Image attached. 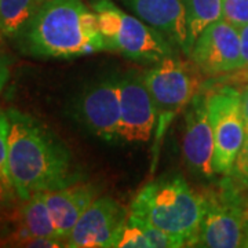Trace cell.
<instances>
[{
  "label": "cell",
  "mask_w": 248,
  "mask_h": 248,
  "mask_svg": "<svg viewBox=\"0 0 248 248\" xmlns=\"http://www.w3.org/2000/svg\"><path fill=\"white\" fill-rule=\"evenodd\" d=\"M10 119L9 175L21 200L83 181L73 153L43 122L16 108Z\"/></svg>",
  "instance_id": "6da1fadb"
},
{
  "label": "cell",
  "mask_w": 248,
  "mask_h": 248,
  "mask_svg": "<svg viewBox=\"0 0 248 248\" xmlns=\"http://www.w3.org/2000/svg\"><path fill=\"white\" fill-rule=\"evenodd\" d=\"M16 43L21 53L40 60L108 51L97 14L83 0H46Z\"/></svg>",
  "instance_id": "7a4b0ae2"
},
{
  "label": "cell",
  "mask_w": 248,
  "mask_h": 248,
  "mask_svg": "<svg viewBox=\"0 0 248 248\" xmlns=\"http://www.w3.org/2000/svg\"><path fill=\"white\" fill-rule=\"evenodd\" d=\"M205 211L204 192L182 175H163L145 184L134 196L130 214L196 247Z\"/></svg>",
  "instance_id": "3957f363"
},
{
  "label": "cell",
  "mask_w": 248,
  "mask_h": 248,
  "mask_svg": "<svg viewBox=\"0 0 248 248\" xmlns=\"http://www.w3.org/2000/svg\"><path fill=\"white\" fill-rule=\"evenodd\" d=\"M90 7L97 14L108 51L143 65H155L175 54L177 48L157 29L120 9L115 1L91 0Z\"/></svg>",
  "instance_id": "277c9868"
},
{
  "label": "cell",
  "mask_w": 248,
  "mask_h": 248,
  "mask_svg": "<svg viewBox=\"0 0 248 248\" xmlns=\"http://www.w3.org/2000/svg\"><path fill=\"white\" fill-rule=\"evenodd\" d=\"M202 76L195 63L185 61L175 54L155 63L143 72V80L151 93L156 110V128L153 145V164L159 156V149L166 131L177 117L185 110L199 91H202Z\"/></svg>",
  "instance_id": "5b68a950"
},
{
  "label": "cell",
  "mask_w": 248,
  "mask_h": 248,
  "mask_svg": "<svg viewBox=\"0 0 248 248\" xmlns=\"http://www.w3.org/2000/svg\"><path fill=\"white\" fill-rule=\"evenodd\" d=\"M228 178L217 190H205L200 236L196 247H248V196Z\"/></svg>",
  "instance_id": "8992f818"
},
{
  "label": "cell",
  "mask_w": 248,
  "mask_h": 248,
  "mask_svg": "<svg viewBox=\"0 0 248 248\" xmlns=\"http://www.w3.org/2000/svg\"><path fill=\"white\" fill-rule=\"evenodd\" d=\"M207 107L214 131V170L228 175L247 138L241 93L232 86L207 91Z\"/></svg>",
  "instance_id": "52a82bcc"
},
{
  "label": "cell",
  "mask_w": 248,
  "mask_h": 248,
  "mask_svg": "<svg viewBox=\"0 0 248 248\" xmlns=\"http://www.w3.org/2000/svg\"><path fill=\"white\" fill-rule=\"evenodd\" d=\"M69 113L76 123L99 140L120 141L119 78L112 76L87 86L72 101Z\"/></svg>",
  "instance_id": "ba28073f"
},
{
  "label": "cell",
  "mask_w": 248,
  "mask_h": 248,
  "mask_svg": "<svg viewBox=\"0 0 248 248\" xmlns=\"http://www.w3.org/2000/svg\"><path fill=\"white\" fill-rule=\"evenodd\" d=\"M130 210L110 196L97 197L76 222L69 237L68 248H116Z\"/></svg>",
  "instance_id": "9c48e42d"
},
{
  "label": "cell",
  "mask_w": 248,
  "mask_h": 248,
  "mask_svg": "<svg viewBox=\"0 0 248 248\" xmlns=\"http://www.w3.org/2000/svg\"><path fill=\"white\" fill-rule=\"evenodd\" d=\"M189 57L208 78L243 69L239 29L223 18L215 21L197 36Z\"/></svg>",
  "instance_id": "30bf717a"
},
{
  "label": "cell",
  "mask_w": 248,
  "mask_h": 248,
  "mask_svg": "<svg viewBox=\"0 0 248 248\" xmlns=\"http://www.w3.org/2000/svg\"><path fill=\"white\" fill-rule=\"evenodd\" d=\"M120 127L119 140L125 143L151 141L156 128V110L143 72L128 71L119 78Z\"/></svg>",
  "instance_id": "8fae6325"
},
{
  "label": "cell",
  "mask_w": 248,
  "mask_h": 248,
  "mask_svg": "<svg viewBox=\"0 0 248 248\" xmlns=\"http://www.w3.org/2000/svg\"><path fill=\"white\" fill-rule=\"evenodd\" d=\"M182 137V156L187 171L196 178L210 179L214 170V131L208 107L207 91H199L185 108Z\"/></svg>",
  "instance_id": "7c38bea8"
},
{
  "label": "cell",
  "mask_w": 248,
  "mask_h": 248,
  "mask_svg": "<svg viewBox=\"0 0 248 248\" xmlns=\"http://www.w3.org/2000/svg\"><path fill=\"white\" fill-rule=\"evenodd\" d=\"M125 9L157 29L181 53L189 57L190 42L184 0H119Z\"/></svg>",
  "instance_id": "4fadbf2b"
},
{
  "label": "cell",
  "mask_w": 248,
  "mask_h": 248,
  "mask_svg": "<svg viewBox=\"0 0 248 248\" xmlns=\"http://www.w3.org/2000/svg\"><path fill=\"white\" fill-rule=\"evenodd\" d=\"M97 197H99L98 186L83 181L57 190L45 192L58 237L63 243L69 237L80 217Z\"/></svg>",
  "instance_id": "5bb4252c"
},
{
  "label": "cell",
  "mask_w": 248,
  "mask_h": 248,
  "mask_svg": "<svg viewBox=\"0 0 248 248\" xmlns=\"http://www.w3.org/2000/svg\"><path fill=\"white\" fill-rule=\"evenodd\" d=\"M17 219L22 222L33 236L60 239L45 199V192H37L25 200H21Z\"/></svg>",
  "instance_id": "9a60e30c"
},
{
  "label": "cell",
  "mask_w": 248,
  "mask_h": 248,
  "mask_svg": "<svg viewBox=\"0 0 248 248\" xmlns=\"http://www.w3.org/2000/svg\"><path fill=\"white\" fill-rule=\"evenodd\" d=\"M46 0H0V37L16 40Z\"/></svg>",
  "instance_id": "2e32d148"
},
{
  "label": "cell",
  "mask_w": 248,
  "mask_h": 248,
  "mask_svg": "<svg viewBox=\"0 0 248 248\" xmlns=\"http://www.w3.org/2000/svg\"><path fill=\"white\" fill-rule=\"evenodd\" d=\"M186 22L189 31L190 50L197 39L208 25L222 18L223 0H184Z\"/></svg>",
  "instance_id": "e0dca14e"
},
{
  "label": "cell",
  "mask_w": 248,
  "mask_h": 248,
  "mask_svg": "<svg viewBox=\"0 0 248 248\" xmlns=\"http://www.w3.org/2000/svg\"><path fill=\"white\" fill-rule=\"evenodd\" d=\"M116 248H152L146 234L143 233L140 223L128 214L122 234L116 243Z\"/></svg>",
  "instance_id": "ac0fdd59"
},
{
  "label": "cell",
  "mask_w": 248,
  "mask_h": 248,
  "mask_svg": "<svg viewBox=\"0 0 248 248\" xmlns=\"http://www.w3.org/2000/svg\"><path fill=\"white\" fill-rule=\"evenodd\" d=\"M9 135H10V119L7 110L0 108V179L11 187L9 175Z\"/></svg>",
  "instance_id": "d6986e66"
},
{
  "label": "cell",
  "mask_w": 248,
  "mask_h": 248,
  "mask_svg": "<svg viewBox=\"0 0 248 248\" xmlns=\"http://www.w3.org/2000/svg\"><path fill=\"white\" fill-rule=\"evenodd\" d=\"M222 18L240 29L248 24V0H223Z\"/></svg>",
  "instance_id": "ffe728a7"
},
{
  "label": "cell",
  "mask_w": 248,
  "mask_h": 248,
  "mask_svg": "<svg viewBox=\"0 0 248 248\" xmlns=\"http://www.w3.org/2000/svg\"><path fill=\"white\" fill-rule=\"evenodd\" d=\"M225 177L241 189H248V135L233 163L231 172Z\"/></svg>",
  "instance_id": "44dd1931"
},
{
  "label": "cell",
  "mask_w": 248,
  "mask_h": 248,
  "mask_svg": "<svg viewBox=\"0 0 248 248\" xmlns=\"http://www.w3.org/2000/svg\"><path fill=\"white\" fill-rule=\"evenodd\" d=\"M19 203H21V199L16 193L14 187L4 184L0 179V215L9 218L10 221L16 222Z\"/></svg>",
  "instance_id": "7402d4cb"
},
{
  "label": "cell",
  "mask_w": 248,
  "mask_h": 248,
  "mask_svg": "<svg viewBox=\"0 0 248 248\" xmlns=\"http://www.w3.org/2000/svg\"><path fill=\"white\" fill-rule=\"evenodd\" d=\"M10 58L0 51V94L4 90L10 79Z\"/></svg>",
  "instance_id": "603a6c76"
},
{
  "label": "cell",
  "mask_w": 248,
  "mask_h": 248,
  "mask_svg": "<svg viewBox=\"0 0 248 248\" xmlns=\"http://www.w3.org/2000/svg\"><path fill=\"white\" fill-rule=\"evenodd\" d=\"M240 47L243 57V68H248V24L239 29Z\"/></svg>",
  "instance_id": "cb8c5ba5"
},
{
  "label": "cell",
  "mask_w": 248,
  "mask_h": 248,
  "mask_svg": "<svg viewBox=\"0 0 248 248\" xmlns=\"http://www.w3.org/2000/svg\"><path fill=\"white\" fill-rule=\"evenodd\" d=\"M13 228H14V222L0 215V246H3V241L11 233Z\"/></svg>",
  "instance_id": "d4e9b609"
},
{
  "label": "cell",
  "mask_w": 248,
  "mask_h": 248,
  "mask_svg": "<svg viewBox=\"0 0 248 248\" xmlns=\"http://www.w3.org/2000/svg\"><path fill=\"white\" fill-rule=\"evenodd\" d=\"M241 109H243V116H244V122H246V128H247L248 135V84L246 89L241 93Z\"/></svg>",
  "instance_id": "484cf974"
}]
</instances>
